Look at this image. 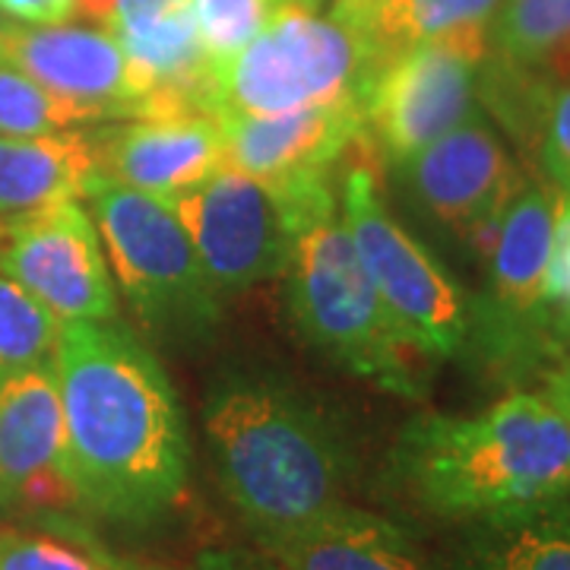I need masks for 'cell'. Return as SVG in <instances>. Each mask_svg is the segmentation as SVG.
<instances>
[{"mask_svg":"<svg viewBox=\"0 0 570 570\" xmlns=\"http://www.w3.org/2000/svg\"><path fill=\"white\" fill-rule=\"evenodd\" d=\"M55 374L63 463L80 508L115 523H156L181 501L190 448L159 358L115 321H63Z\"/></svg>","mask_w":570,"mask_h":570,"instance_id":"6da1fadb","label":"cell"},{"mask_svg":"<svg viewBox=\"0 0 570 570\" xmlns=\"http://www.w3.org/2000/svg\"><path fill=\"white\" fill-rule=\"evenodd\" d=\"M390 466L415 508L479 523L568 494L570 425L542 393L517 390L479 415H415Z\"/></svg>","mask_w":570,"mask_h":570,"instance_id":"7a4b0ae2","label":"cell"},{"mask_svg":"<svg viewBox=\"0 0 570 570\" xmlns=\"http://www.w3.org/2000/svg\"><path fill=\"white\" fill-rule=\"evenodd\" d=\"M204 428L216 479L250 535L346 504L355 466L346 438L302 390L232 371L206 396Z\"/></svg>","mask_w":570,"mask_h":570,"instance_id":"3957f363","label":"cell"},{"mask_svg":"<svg viewBox=\"0 0 570 570\" xmlns=\"http://www.w3.org/2000/svg\"><path fill=\"white\" fill-rule=\"evenodd\" d=\"M285 213V305L307 346L384 393L422 400L419 348L390 317L348 238L333 175L269 187ZM425 358V355H422Z\"/></svg>","mask_w":570,"mask_h":570,"instance_id":"277c9868","label":"cell"},{"mask_svg":"<svg viewBox=\"0 0 570 570\" xmlns=\"http://www.w3.org/2000/svg\"><path fill=\"white\" fill-rule=\"evenodd\" d=\"M82 200L99 228L111 279L137 321L156 340H206L223 317V298L206 279L197 250L163 197L96 171Z\"/></svg>","mask_w":570,"mask_h":570,"instance_id":"5b68a950","label":"cell"},{"mask_svg":"<svg viewBox=\"0 0 570 570\" xmlns=\"http://www.w3.org/2000/svg\"><path fill=\"white\" fill-rule=\"evenodd\" d=\"M377 67V55L352 29L317 10L283 3L238 55L213 63V115L365 102Z\"/></svg>","mask_w":570,"mask_h":570,"instance_id":"8992f818","label":"cell"},{"mask_svg":"<svg viewBox=\"0 0 570 570\" xmlns=\"http://www.w3.org/2000/svg\"><path fill=\"white\" fill-rule=\"evenodd\" d=\"M381 159L362 140L340 178V213L367 279L390 317L425 358H456L469 348L472 302L428 247L393 219L381 194Z\"/></svg>","mask_w":570,"mask_h":570,"instance_id":"52a82bcc","label":"cell"},{"mask_svg":"<svg viewBox=\"0 0 570 570\" xmlns=\"http://www.w3.org/2000/svg\"><path fill=\"white\" fill-rule=\"evenodd\" d=\"M489 51V26L393 51L374 70L362 102L365 140L377 159L400 168L479 111V70Z\"/></svg>","mask_w":570,"mask_h":570,"instance_id":"ba28073f","label":"cell"},{"mask_svg":"<svg viewBox=\"0 0 570 570\" xmlns=\"http://www.w3.org/2000/svg\"><path fill=\"white\" fill-rule=\"evenodd\" d=\"M163 200L187 232L219 298L283 276L288 225L266 184L219 165Z\"/></svg>","mask_w":570,"mask_h":570,"instance_id":"9c48e42d","label":"cell"},{"mask_svg":"<svg viewBox=\"0 0 570 570\" xmlns=\"http://www.w3.org/2000/svg\"><path fill=\"white\" fill-rule=\"evenodd\" d=\"M0 269L58 321H115L118 288L80 200L0 216Z\"/></svg>","mask_w":570,"mask_h":570,"instance_id":"30bf717a","label":"cell"},{"mask_svg":"<svg viewBox=\"0 0 570 570\" xmlns=\"http://www.w3.org/2000/svg\"><path fill=\"white\" fill-rule=\"evenodd\" d=\"M558 190L523 184L504 209L489 254V295L472 305L469 343L504 365L554 352L549 317L542 307V279L549 266Z\"/></svg>","mask_w":570,"mask_h":570,"instance_id":"8fae6325","label":"cell"},{"mask_svg":"<svg viewBox=\"0 0 570 570\" xmlns=\"http://www.w3.org/2000/svg\"><path fill=\"white\" fill-rule=\"evenodd\" d=\"M0 61L70 105L86 127L146 118V105L121 45L99 26L17 22Z\"/></svg>","mask_w":570,"mask_h":570,"instance_id":"7c38bea8","label":"cell"},{"mask_svg":"<svg viewBox=\"0 0 570 570\" xmlns=\"http://www.w3.org/2000/svg\"><path fill=\"white\" fill-rule=\"evenodd\" d=\"M400 171L428 216L463 242L501 216L527 184L482 111L415 153Z\"/></svg>","mask_w":570,"mask_h":570,"instance_id":"4fadbf2b","label":"cell"},{"mask_svg":"<svg viewBox=\"0 0 570 570\" xmlns=\"http://www.w3.org/2000/svg\"><path fill=\"white\" fill-rule=\"evenodd\" d=\"M223 165L266 187L333 175L365 140L362 102L288 108L273 115H223Z\"/></svg>","mask_w":570,"mask_h":570,"instance_id":"5bb4252c","label":"cell"},{"mask_svg":"<svg viewBox=\"0 0 570 570\" xmlns=\"http://www.w3.org/2000/svg\"><path fill=\"white\" fill-rule=\"evenodd\" d=\"M80 504L63 463V406L55 362L0 374V508Z\"/></svg>","mask_w":570,"mask_h":570,"instance_id":"9a60e30c","label":"cell"},{"mask_svg":"<svg viewBox=\"0 0 570 570\" xmlns=\"http://www.w3.org/2000/svg\"><path fill=\"white\" fill-rule=\"evenodd\" d=\"M96 171L168 197L223 165V130L209 115H156L89 127Z\"/></svg>","mask_w":570,"mask_h":570,"instance_id":"2e32d148","label":"cell"},{"mask_svg":"<svg viewBox=\"0 0 570 570\" xmlns=\"http://www.w3.org/2000/svg\"><path fill=\"white\" fill-rule=\"evenodd\" d=\"M257 570H431L406 527L355 504L254 535Z\"/></svg>","mask_w":570,"mask_h":570,"instance_id":"e0dca14e","label":"cell"},{"mask_svg":"<svg viewBox=\"0 0 570 570\" xmlns=\"http://www.w3.org/2000/svg\"><path fill=\"white\" fill-rule=\"evenodd\" d=\"M448 570H570V491L535 508L463 523Z\"/></svg>","mask_w":570,"mask_h":570,"instance_id":"ac0fdd59","label":"cell"},{"mask_svg":"<svg viewBox=\"0 0 570 570\" xmlns=\"http://www.w3.org/2000/svg\"><path fill=\"white\" fill-rule=\"evenodd\" d=\"M92 175L89 127L45 137H0V216L80 200Z\"/></svg>","mask_w":570,"mask_h":570,"instance_id":"d6986e66","label":"cell"},{"mask_svg":"<svg viewBox=\"0 0 570 570\" xmlns=\"http://www.w3.org/2000/svg\"><path fill=\"white\" fill-rule=\"evenodd\" d=\"M491 51L517 67L570 77V0H501L489 22Z\"/></svg>","mask_w":570,"mask_h":570,"instance_id":"ffe728a7","label":"cell"},{"mask_svg":"<svg viewBox=\"0 0 570 570\" xmlns=\"http://www.w3.org/2000/svg\"><path fill=\"white\" fill-rule=\"evenodd\" d=\"M501 0H400L367 36V48L384 63L400 48L448 36L460 29L489 26Z\"/></svg>","mask_w":570,"mask_h":570,"instance_id":"44dd1931","label":"cell"},{"mask_svg":"<svg viewBox=\"0 0 570 570\" xmlns=\"http://www.w3.org/2000/svg\"><path fill=\"white\" fill-rule=\"evenodd\" d=\"M61 321L0 269V374L51 365Z\"/></svg>","mask_w":570,"mask_h":570,"instance_id":"7402d4cb","label":"cell"},{"mask_svg":"<svg viewBox=\"0 0 570 570\" xmlns=\"http://www.w3.org/2000/svg\"><path fill=\"white\" fill-rule=\"evenodd\" d=\"M86 121L22 70L0 61V137H45L82 130Z\"/></svg>","mask_w":570,"mask_h":570,"instance_id":"603a6c76","label":"cell"},{"mask_svg":"<svg viewBox=\"0 0 570 570\" xmlns=\"http://www.w3.org/2000/svg\"><path fill=\"white\" fill-rule=\"evenodd\" d=\"M0 570H134L99 546L61 535L0 532Z\"/></svg>","mask_w":570,"mask_h":570,"instance_id":"cb8c5ba5","label":"cell"},{"mask_svg":"<svg viewBox=\"0 0 570 570\" xmlns=\"http://www.w3.org/2000/svg\"><path fill=\"white\" fill-rule=\"evenodd\" d=\"M187 7L194 13L209 61L223 63L264 29L279 3L276 0H187Z\"/></svg>","mask_w":570,"mask_h":570,"instance_id":"d4e9b609","label":"cell"},{"mask_svg":"<svg viewBox=\"0 0 570 570\" xmlns=\"http://www.w3.org/2000/svg\"><path fill=\"white\" fill-rule=\"evenodd\" d=\"M542 307L549 317L554 355L561 358V336L570 326V190H558L549 266L542 279Z\"/></svg>","mask_w":570,"mask_h":570,"instance_id":"484cf974","label":"cell"},{"mask_svg":"<svg viewBox=\"0 0 570 570\" xmlns=\"http://www.w3.org/2000/svg\"><path fill=\"white\" fill-rule=\"evenodd\" d=\"M539 165L554 190H570V77L551 92L542 134H539Z\"/></svg>","mask_w":570,"mask_h":570,"instance_id":"4316f807","label":"cell"},{"mask_svg":"<svg viewBox=\"0 0 570 570\" xmlns=\"http://www.w3.org/2000/svg\"><path fill=\"white\" fill-rule=\"evenodd\" d=\"M400 0H333L330 7V20L352 29L358 39H365L374 32V26L387 13L390 7H396Z\"/></svg>","mask_w":570,"mask_h":570,"instance_id":"83f0119b","label":"cell"},{"mask_svg":"<svg viewBox=\"0 0 570 570\" xmlns=\"http://www.w3.org/2000/svg\"><path fill=\"white\" fill-rule=\"evenodd\" d=\"M80 0H0V10L17 22L32 26H51V22H70L77 17Z\"/></svg>","mask_w":570,"mask_h":570,"instance_id":"f1b7e54d","label":"cell"},{"mask_svg":"<svg viewBox=\"0 0 570 570\" xmlns=\"http://www.w3.org/2000/svg\"><path fill=\"white\" fill-rule=\"evenodd\" d=\"M542 396L549 400L551 406L558 409V415L564 419L570 425V355H561L554 367L546 371V377H542Z\"/></svg>","mask_w":570,"mask_h":570,"instance_id":"f546056e","label":"cell"},{"mask_svg":"<svg viewBox=\"0 0 570 570\" xmlns=\"http://www.w3.org/2000/svg\"><path fill=\"white\" fill-rule=\"evenodd\" d=\"M13 26H17V20H13V17H7V13L0 10V51H3V45H7V39H10Z\"/></svg>","mask_w":570,"mask_h":570,"instance_id":"4dcf8cb0","label":"cell"},{"mask_svg":"<svg viewBox=\"0 0 570 570\" xmlns=\"http://www.w3.org/2000/svg\"><path fill=\"white\" fill-rule=\"evenodd\" d=\"M276 3H279V7H283V3H288V7H305V10H321L326 0H276Z\"/></svg>","mask_w":570,"mask_h":570,"instance_id":"1f68e13d","label":"cell"},{"mask_svg":"<svg viewBox=\"0 0 570 570\" xmlns=\"http://www.w3.org/2000/svg\"><path fill=\"white\" fill-rule=\"evenodd\" d=\"M568 348H570V326L564 330V336H561V355H568Z\"/></svg>","mask_w":570,"mask_h":570,"instance_id":"d6a6232c","label":"cell"}]
</instances>
